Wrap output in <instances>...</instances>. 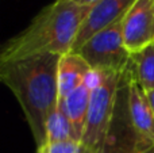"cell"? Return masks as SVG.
Wrapping results in <instances>:
<instances>
[{
	"instance_id": "cell-6",
	"label": "cell",
	"mask_w": 154,
	"mask_h": 153,
	"mask_svg": "<svg viewBox=\"0 0 154 153\" xmlns=\"http://www.w3.org/2000/svg\"><path fill=\"white\" fill-rule=\"evenodd\" d=\"M128 83V114L137 137V152L145 153L154 146V115L146 92L125 70Z\"/></svg>"
},
{
	"instance_id": "cell-12",
	"label": "cell",
	"mask_w": 154,
	"mask_h": 153,
	"mask_svg": "<svg viewBox=\"0 0 154 153\" xmlns=\"http://www.w3.org/2000/svg\"><path fill=\"white\" fill-rule=\"evenodd\" d=\"M37 153H84V151L80 141L70 138V140L46 144L43 148L38 149Z\"/></svg>"
},
{
	"instance_id": "cell-13",
	"label": "cell",
	"mask_w": 154,
	"mask_h": 153,
	"mask_svg": "<svg viewBox=\"0 0 154 153\" xmlns=\"http://www.w3.org/2000/svg\"><path fill=\"white\" fill-rule=\"evenodd\" d=\"M146 96H147V100H149V103H150V107H152L153 115H154V89H152V91H147L146 92Z\"/></svg>"
},
{
	"instance_id": "cell-4",
	"label": "cell",
	"mask_w": 154,
	"mask_h": 153,
	"mask_svg": "<svg viewBox=\"0 0 154 153\" xmlns=\"http://www.w3.org/2000/svg\"><path fill=\"white\" fill-rule=\"evenodd\" d=\"M75 53L80 54L93 70L123 73L130 62L131 54L123 41L122 20L96 33Z\"/></svg>"
},
{
	"instance_id": "cell-5",
	"label": "cell",
	"mask_w": 154,
	"mask_h": 153,
	"mask_svg": "<svg viewBox=\"0 0 154 153\" xmlns=\"http://www.w3.org/2000/svg\"><path fill=\"white\" fill-rule=\"evenodd\" d=\"M122 34L130 54L154 43V0H137L122 18Z\"/></svg>"
},
{
	"instance_id": "cell-2",
	"label": "cell",
	"mask_w": 154,
	"mask_h": 153,
	"mask_svg": "<svg viewBox=\"0 0 154 153\" xmlns=\"http://www.w3.org/2000/svg\"><path fill=\"white\" fill-rule=\"evenodd\" d=\"M58 54L30 57L0 65V83L16 96L35 140L37 151L46 145V123L60 99Z\"/></svg>"
},
{
	"instance_id": "cell-9",
	"label": "cell",
	"mask_w": 154,
	"mask_h": 153,
	"mask_svg": "<svg viewBox=\"0 0 154 153\" xmlns=\"http://www.w3.org/2000/svg\"><path fill=\"white\" fill-rule=\"evenodd\" d=\"M91 89L81 83L76 89H73L68 96L64 98V105L66 110L68 118L73 127V133L77 141L81 142L82 133H84L85 121H87L88 107H89Z\"/></svg>"
},
{
	"instance_id": "cell-3",
	"label": "cell",
	"mask_w": 154,
	"mask_h": 153,
	"mask_svg": "<svg viewBox=\"0 0 154 153\" xmlns=\"http://www.w3.org/2000/svg\"><path fill=\"white\" fill-rule=\"evenodd\" d=\"M123 73L104 72L101 83L91 91L89 107L81 138L84 153H101L114 117Z\"/></svg>"
},
{
	"instance_id": "cell-7",
	"label": "cell",
	"mask_w": 154,
	"mask_h": 153,
	"mask_svg": "<svg viewBox=\"0 0 154 153\" xmlns=\"http://www.w3.org/2000/svg\"><path fill=\"white\" fill-rule=\"evenodd\" d=\"M137 0H99L89 8L87 18L81 24V29L76 38L72 52L82 46L91 37L100 30L122 20L128 10Z\"/></svg>"
},
{
	"instance_id": "cell-1",
	"label": "cell",
	"mask_w": 154,
	"mask_h": 153,
	"mask_svg": "<svg viewBox=\"0 0 154 153\" xmlns=\"http://www.w3.org/2000/svg\"><path fill=\"white\" fill-rule=\"evenodd\" d=\"M89 8L75 0H54L23 31L0 46V65L45 54L70 53Z\"/></svg>"
},
{
	"instance_id": "cell-11",
	"label": "cell",
	"mask_w": 154,
	"mask_h": 153,
	"mask_svg": "<svg viewBox=\"0 0 154 153\" xmlns=\"http://www.w3.org/2000/svg\"><path fill=\"white\" fill-rule=\"evenodd\" d=\"M46 136H48V142H57V141H65V140H76L73 127L68 118L66 110H65L64 99L60 98L57 102L54 110L48 118L46 123Z\"/></svg>"
},
{
	"instance_id": "cell-10",
	"label": "cell",
	"mask_w": 154,
	"mask_h": 153,
	"mask_svg": "<svg viewBox=\"0 0 154 153\" xmlns=\"http://www.w3.org/2000/svg\"><path fill=\"white\" fill-rule=\"evenodd\" d=\"M127 70L145 92L154 89V43L131 54Z\"/></svg>"
},
{
	"instance_id": "cell-15",
	"label": "cell",
	"mask_w": 154,
	"mask_h": 153,
	"mask_svg": "<svg viewBox=\"0 0 154 153\" xmlns=\"http://www.w3.org/2000/svg\"><path fill=\"white\" fill-rule=\"evenodd\" d=\"M145 153H154V146H153L152 149H149V151H147V152H145Z\"/></svg>"
},
{
	"instance_id": "cell-14",
	"label": "cell",
	"mask_w": 154,
	"mask_h": 153,
	"mask_svg": "<svg viewBox=\"0 0 154 153\" xmlns=\"http://www.w3.org/2000/svg\"><path fill=\"white\" fill-rule=\"evenodd\" d=\"M75 2L79 3V4H81V5H88V7H92L96 2H99V0H75Z\"/></svg>"
},
{
	"instance_id": "cell-8",
	"label": "cell",
	"mask_w": 154,
	"mask_h": 153,
	"mask_svg": "<svg viewBox=\"0 0 154 153\" xmlns=\"http://www.w3.org/2000/svg\"><path fill=\"white\" fill-rule=\"evenodd\" d=\"M91 70L89 65L80 54L70 52L60 57L58 62V95L64 99L76 89L81 83L87 73Z\"/></svg>"
}]
</instances>
